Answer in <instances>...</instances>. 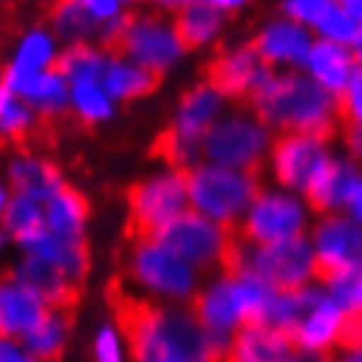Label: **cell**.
<instances>
[{
  "label": "cell",
  "mask_w": 362,
  "mask_h": 362,
  "mask_svg": "<svg viewBox=\"0 0 362 362\" xmlns=\"http://www.w3.org/2000/svg\"><path fill=\"white\" fill-rule=\"evenodd\" d=\"M127 273L145 289L171 299H192L197 294V279L189 263L158 242L127 239Z\"/></svg>",
  "instance_id": "8"
},
{
  "label": "cell",
  "mask_w": 362,
  "mask_h": 362,
  "mask_svg": "<svg viewBox=\"0 0 362 362\" xmlns=\"http://www.w3.org/2000/svg\"><path fill=\"white\" fill-rule=\"evenodd\" d=\"M302 228H305V213L299 202L286 194L260 192L247 208L245 221L236 226V231L250 247H263L302 234Z\"/></svg>",
  "instance_id": "11"
},
{
  "label": "cell",
  "mask_w": 362,
  "mask_h": 362,
  "mask_svg": "<svg viewBox=\"0 0 362 362\" xmlns=\"http://www.w3.org/2000/svg\"><path fill=\"white\" fill-rule=\"evenodd\" d=\"M8 197H11V189L6 181H0V218H3V210L8 205Z\"/></svg>",
  "instance_id": "45"
},
{
  "label": "cell",
  "mask_w": 362,
  "mask_h": 362,
  "mask_svg": "<svg viewBox=\"0 0 362 362\" xmlns=\"http://www.w3.org/2000/svg\"><path fill=\"white\" fill-rule=\"evenodd\" d=\"M247 108L263 124H273L286 132H308L320 139H331L339 127V100L334 92L320 87L315 79L284 74H265L245 100Z\"/></svg>",
  "instance_id": "2"
},
{
  "label": "cell",
  "mask_w": 362,
  "mask_h": 362,
  "mask_svg": "<svg viewBox=\"0 0 362 362\" xmlns=\"http://www.w3.org/2000/svg\"><path fill=\"white\" fill-rule=\"evenodd\" d=\"M76 310L71 308H47L45 317L29 334L21 336L29 360H61L69 344L71 320Z\"/></svg>",
  "instance_id": "22"
},
{
  "label": "cell",
  "mask_w": 362,
  "mask_h": 362,
  "mask_svg": "<svg viewBox=\"0 0 362 362\" xmlns=\"http://www.w3.org/2000/svg\"><path fill=\"white\" fill-rule=\"evenodd\" d=\"M331 299L341 308V313H362V263L341 271L328 281Z\"/></svg>",
  "instance_id": "34"
},
{
  "label": "cell",
  "mask_w": 362,
  "mask_h": 362,
  "mask_svg": "<svg viewBox=\"0 0 362 362\" xmlns=\"http://www.w3.org/2000/svg\"><path fill=\"white\" fill-rule=\"evenodd\" d=\"M95 357H98V360H105V362H116V360H121V352H118L116 331H113L110 326L103 328V331L98 334V339H95Z\"/></svg>",
  "instance_id": "38"
},
{
  "label": "cell",
  "mask_w": 362,
  "mask_h": 362,
  "mask_svg": "<svg viewBox=\"0 0 362 362\" xmlns=\"http://www.w3.org/2000/svg\"><path fill=\"white\" fill-rule=\"evenodd\" d=\"M341 127H344V142L349 147V153L354 158H362V124L349 121V124H341Z\"/></svg>",
  "instance_id": "40"
},
{
  "label": "cell",
  "mask_w": 362,
  "mask_h": 362,
  "mask_svg": "<svg viewBox=\"0 0 362 362\" xmlns=\"http://www.w3.org/2000/svg\"><path fill=\"white\" fill-rule=\"evenodd\" d=\"M8 242H11V236L3 231V226H0V257L6 255V247H8Z\"/></svg>",
  "instance_id": "48"
},
{
  "label": "cell",
  "mask_w": 362,
  "mask_h": 362,
  "mask_svg": "<svg viewBox=\"0 0 362 362\" xmlns=\"http://www.w3.org/2000/svg\"><path fill=\"white\" fill-rule=\"evenodd\" d=\"M265 74L268 69L252 47V42L234 47V50H221L202 66L205 84H210L221 98H234L239 103L255 90V84L260 82Z\"/></svg>",
  "instance_id": "13"
},
{
  "label": "cell",
  "mask_w": 362,
  "mask_h": 362,
  "mask_svg": "<svg viewBox=\"0 0 362 362\" xmlns=\"http://www.w3.org/2000/svg\"><path fill=\"white\" fill-rule=\"evenodd\" d=\"M103 47L113 58L127 55L134 64L155 71H165L184 53V45L173 32V24L168 27L158 16H145V13L110 18V24L103 32Z\"/></svg>",
  "instance_id": "4"
},
{
  "label": "cell",
  "mask_w": 362,
  "mask_h": 362,
  "mask_svg": "<svg viewBox=\"0 0 362 362\" xmlns=\"http://www.w3.org/2000/svg\"><path fill=\"white\" fill-rule=\"evenodd\" d=\"M6 184L11 192L45 202L64 187V176L53 160L32 150H18L6 160Z\"/></svg>",
  "instance_id": "18"
},
{
  "label": "cell",
  "mask_w": 362,
  "mask_h": 362,
  "mask_svg": "<svg viewBox=\"0 0 362 362\" xmlns=\"http://www.w3.org/2000/svg\"><path fill=\"white\" fill-rule=\"evenodd\" d=\"M313 279L328 284L341 271L362 263V223L349 218H328L315 231Z\"/></svg>",
  "instance_id": "12"
},
{
  "label": "cell",
  "mask_w": 362,
  "mask_h": 362,
  "mask_svg": "<svg viewBox=\"0 0 362 362\" xmlns=\"http://www.w3.org/2000/svg\"><path fill=\"white\" fill-rule=\"evenodd\" d=\"M71 92V105L79 116L87 121V124H95V121H105L110 116V103H108V92L100 84V79H92V76H84V79H74L69 82Z\"/></svg>",
  "instance_id": "33"
},
{
  "label": "cell",
  "mask_w": 362,
  "mask_h": 362,
  "mask_svg": "<svg viewBox=\"0 0 362 362\" xmlns=\"http://www.w3.org/2000/svg\"><path fill=\"white\" fill-rule=\"evenodd\" d=\"M158 6H163V8H171V11H176V8H181V6H187V3H192V0H155Z\"/></svg>",
  "instance_id": "46"
},
{
  "label": "cell",
  "mask_w": 362,
  "mask_h": 362,
  "mask_svg": "<svg viewBox=\"0 0 362 362\" xmlns=\"http://www.w3.org/2000/svg\"><path fill=\"white\" fill-rule=\"evenodd\" d=\"M341 308L334 299L320 297L313 302V308L299 317L289 328V336L294 339L297 349H305L310 354H326L328 349H336V334L341 326Z\"/></svg>",
  "instance_id": "20"
},
{
  "label": "cell",
  "mask_w": 362,
  "mask_h": 362,
  "mask_svg": "<svg viewBox=\"0 0 362 362\" xmlns=\"http://www.w3.org/2000/svg\"><path fill=\"white\" fill-rule=\"evenodd\" d=\"M308 66L310 74L320 87H326L334 95H341L354 74V53H349L341 42L334 40H320L308 50Z\"/></svg>",
  "instance_id": "23"
},
{
  "label": "cell",
  "mask_w": 362,
  "mask_h": 362,
  "mask_svg": "<svg viewBox=\"0 0 362 362\" xmlns=\"http://www.w3.org/2000/svg\"><path fill=\"white\" fill-rule=\"evenodd\" d=\"M84 6L90 8L95 18H113L118 13V3L121 0H82Z\"/></svg>",
  "instance_id": "41"
},
{
  "label": "cell",
  "mask_w": 362,
  "mask_h": 362,
  "mask_svg": "<svg viewBox=\"0 0 362 362\" xmlns=\"http://www.w3.org/2000/svg\"><path fill=\"white\" fill-rule=\"evenodd\" d=\"M341 6H344L346 13H349L362 29V0H341Z\"/></svg>",
  "instance_id": "43"
},
{
  "label": "cell",
  "mask_w": 362,
  "mask_h": 362,
  "mask_svg": "<svg viewBox=\"0 0 362 362\" xmlns=\"http://www.w3.org/2000/svg\"><path fill=\"white\" fill-rule=\"evenodd\" d=\"M160 79H163V71H155V69H147V66L139 64H124L121 58H113L105 64L103 69V76H100V84L105 87L110 98H142V95H150L160 87Z\"/></svg>",
  "instance_id": "25"
},
{
  "label": "cell",
  "mask_w": 362,
  "mask_h": 362,
  "mask_svg": "<svg viewBox=\"0 0 362 362\" xmlns=\"http://www.w3.org/2000/svg\"><path fill=\"white\" fill-rule=\"evenodd\" d=\"M221 27H223L221 8L210 6L205 0H192L187 6L176 8V16H173V32L184 45V50L205 45L208 40H213L221 32Z\"/></svg>",
  "instance_id": "27"
},
{
  "label": "cell",
  "mask_w": 362,
  "mask_h": 362,
  "mask_svg": "<svg viewBox=\"0 0 362 362\" xmlns=\"http://www.w3.org/2000/svg\"><path fill=\"white\" fill-rule=\"evenodd\" d=\"M105 64H108V58L103 53L92 50V47L84 45V42H76V45H69L66 53L55 55L53 69L64 76L66 82H74V79H84V76L100 79Z\"/></svg>",
  "instance_id": "32"
},
{
  "label": "cell",
  "mask_w": 362,
  "mask_h": 362,
  "mask_svg": "<svg viewBox=\"0 0 362 362\" xmlns=\"http://www.w3.org/2000/svg\"><path fill=\"white\" fill-rule=\"evenodd\" d=\"M50 27L61 40H66L69 45L82 42L84 37H90L95 32V16L82 0H53L50 3Z\"/></svg>",
  "instance_id": "31"
},
{
  "label": "cell",
  "mask_w": 362,
  "mask_h": 362,
  "mask_svg": "<svg viewBox=\"0 0 362 362\" xmlns=\"http://www.w3.org/2000/svg\"><path fill=\"white\" fill-rule=\"evenodd\" d=\"M336 100H339V124H349V121L362 124V66H354L346 90L336 95Z\"/></svg>",
  "instance_id": "36"
},
{
  "label": "cell",
  "mask_w": 362,
  "mask_h": 362,
  "mask_svg": "<svg viewBox=\"0 0 362 362\" xmlns=\"http://www.w3.org/2000/svg\"><path fill=\"white\" fill-rule=\"evenodd\" d=\"M218 110H221V95L210 84H199L194 90L184 92L176 118L160 136L155 139L153 155L160 158L171 168H189L202 147V136L213 127Z\"/></svg>",
  "instance_id": "5"
},
{
  "label": "cell",
  "mask_w": 362,
  "mask_h": 362,
  "mask_svg": "<svg viewBox=\"0 0 362 362\" xmlns=\"http://www.w3.org/2000/svg\"><path fill=\"white\" fill-rule=\"evenodd\" d=\"M105 297L134 360H226L231 336L210 334L192 310L150 302L121 279L108 281Z\"/></svg>",
  "instance_id": "1"
},
{
  "label": "cell",
  "mask_w": 362,
  "mask_h": 362,
  "mask_svg": "<svg viewBox=\"0 0 362 362\" xmlns=\"http://www.w3.org/2000/svg\"><path fill=\"white\" fill-rule=\"evenodd\" d=\"M187 179L184 171L171 168V173L136 181L127 192L129 221L127 239L134 242H155L160 228L168 226L173 218L187 208Z\"/></svg>",
  "instance_id": "6"
},
{
  "label": "cell",
  "mask_w": 362,
  "mask_h": 362,
  "mask_svg": "<svg viewBox=\"0 0 362 362\" xmlns=\"http://www.w3.org/2000/svg\"><path fill=\"white\" fill-rule=\"evenodd\" d=\"M313 27L326 37V40H334V42H354L357 35H360V24H357V21H354V18L341 8V3L334 6L326 16L317 18Z\"/></svg>",
  "instance_id": "35"
},
{
  "label": "cell",
  "mask_w": 362,
  "mask_h": 362,
  "mask_svg": "<svg viewBox=\"0 0 362 362\" xmlns=\"http://www.w3.org/2000/svg\"><path fill=\"white\" fill-rule=\"evenodd\" d=\"M13 276L24 281L27 286L45 299L50 308H71L76 310L79 297H82V284L74 281L64 268L40 257V255L24 252V257L13 265Z\"/></svg>",
  "instance_id": "15"
},
{
  "label": "cell",
  "mask_w": 362,
  "mask_h": 362,
  "mask_svg": "<svg viewBox=\"0 0 362 362\" xmlns=\"http://www.w3.org/2000/svg\"><path fill=\"white\" fill-rule=\"evenodd\" d=\"M265 142H268V134L260 121H252L247 116H231L208 129V134L202 136L199 153L218 165L260 173Z\"/></svg>",
  "instance_id": "9"
},
{
  "label": "cell",
  "mask_w": 362,
  "mask_h": 362,
  "mask_svg": "<svg viewBox=\"0 0 362 362\" xmlns=\"http://www.w3.org/2000/svg\"><path fill=\"white\" fill-rule=\"evenodd\" d=\"M326 158V139L308 132H286L273 142V176L289 189H305L310 176Z\"/></svg>",
  "instance_id": "14"
},
{
  "label": "cell",
  "mask_w": 362,
  "mask_h": 362,
  "mask_svg": "<svg viewBox=\"0 0 362 362\" xmlns=\"http://www.w3.org/2000/svg\"><path fill=\"white\" fill-rule=\"evenodd\" d=\"M334 6H339V0H286V3H284V11H286L294 21L315 24L317 18L326 16Z\"/></svg>",
  "instance_id": "37"
},
{
  "label": "cell",
  "mask_w": 362,
  "mask_h": 362,
  "mask_svg": "<svg viewBox=\"0 0 362 362\" xmlns=\"http://www.w3.org/2000/svg\"><path fill=\"white\" fill-rule=\"evenodd\" d=\"M205 3L216 6V8H221V11H234V8H239V6H245L247 0H205Z\"/></svg>",
  "instance_id": "44"
},
{
  "label": "cell",
  "mask_w": 362,
  "mask_h": 362,
  "mask_svg": "<svg viewBox=\"0 0 362 362\" xmlns=\"http://www.w3.org/2000/svg\"><path fill=\"white\" fill-rule=\"evenodd\" d=\"M346 205L352 210V216L362 223V179L354 181L352 192H349V197H346Z\"/></svg>",
  "instance_id": "42"
},
{
  "label": "cell",
  "mask_w": 362,
  "mask_h": 362,
  "mask_svg": "<svg viewBox=\"0 0 362 362\" xmlns=\"http://www.w3.org/2000/svg\"><path fill=\"white\" fill-rule=\"evenodd\" d=\"M192 313L210 334L231 336L242 326L239 299H236V284L231 276H223L221 281L210 284L205 291H197L192 297Z\"/></svg>",
  "instance_id": "19"
},
{
  "label": "cell",
  "mask_w": 362,
  "mask_h": 362,
  "mask_svg": "<svg viewBox=\"0 0 362 362\" xmlns=\"http://www.w3.org/2000/svg\"><path fill=\"white\" fill-rule=\"evenodd\" d=\"M29 354L21 344V339L0 334V362H27Z\"/></svg>",
  "instance_id": "39"
},
{
  "label": "cell",
  "mask_w": 362,
  "mask_h": 362,
  "mask_svg": "<svg viewBox=\"0 0 362 362\" xmlns=\"http://www.w3.org/2000/svg\"><path fill=\"white\" fill-rule=\"evenodd\" d=\"M42 118L29 105L18 92H13L8 84L0 82V142L8 145H24L27 139L37 134Z\"/></svg>",
  "instance_id": "28"
},
{
  "label": "cell",
  "mask_w": 362,
  "mask_h": 362,
  "mask_svg": "<svg viewBox=\"0 0 362 362\" xmlns=\"http://www.w3.org/2000/svg\"><path fill=\"white\" fill-rule=\"evenodd\" d=\"M184 179L194 210L218 223H236L260 194V173L228 165H189L184 168Z\"/></svg>",
  "instance_id": "3"
},
{
  "label": "cell",
  "mask_w": 362,
  "mask_h": 362,
  "mask_svg": "<svg viewBox=\"0 0 362 362\" xmlns=\"http://www.w3.org/2000/svg\"><path fill=\"white\" fill-rule=\"evenodd\" d=\"M252 47L263 58V64H297L305 61L310 50L308 32L291 24V21H276L252 40Z\"/></svg>",
  "instance_id": "24"
},
{
  "label": "cell",
  "mask_w": 362,
  "mask_h": 362,
  "mask_svg": "<svg viewBox=\"0 0 362 362\" xmlns=\"http://www.w3.org/2000/svg\"><path fill=\"white\" fill-rule=\"evenodd\" d=\"M313 263H315V255L308 242L297 234L273 245H263L257 252H250L245 271L255 273L273 291H299L313 279Z\"/></svg>",
  "instance_id": "10"
},
{
  "label": "cell",
  "mask_w": 362,
  "mask_h": 362,
  "mask_svg": "<svg viewBox=\"0 0 362 362\" xmlns=\"http://www.w3.org/2000/svg\"><path fill=\"white\" fill-rule=\"evenodd\" d=\"M357 179L360 176L349 163H336V160L326 158L317 165V171L310 176L302 192L308 197L310 208L315 213H326L336 205H346V197H349Z\"/></svg>",
  "instance_id": "21"
},
{
  "label": "cell",
  "mask_w": 362,
  "mask_h": 362,
  "mask_svg": "<svg viewBox=\"0 0 362 362\" xmlns=\"http://www.w3.org/2000/svg\"><path fill=\"white\" fill-rule=\"evenodd\" d=\"M231 239V223H218L202 213H181L160 228L155 236L158 245L168 247L184 263L202 271H221V260Z\"/></svg>",
  "instance_id": "7"
},
{
  "label": "cell",
  "mask_w": 362,
  "mask_h": 362,
  "mask_svg": "<svg viewBox=\"0 0 362 362\" xmlns=\"http://www.w3.org/2000/svg\"><path fill=\"white\" fill-rule=\"evenodd\" d=\"M87 218H90V202L74 187L64 184L53 197L45 199V228L53 234L76 239L82 236Z\"/></svg>",
  "instance_id": "26"
},
{
  "label": "cell",
  "mask_w": 362,
  "mask_h": 362,
  "mask_svg": "<svg viewBox=\"0 0 362 362\" xmlns=\"http://www.w3.org/2000/svg\"><path fill=\"white\" fill-rule=\"evenodd\" d=\"M55 40L53 35L42 27L27 29L18 37L16 47L8 58V69H18V71H45L53 69L55 64Z\"/></svg>",
  "instance_id": "30"
},
{
  "label": "cell",
  "mask_w": 362,
  "mask_h": 362,
  "mask_svg": "<svg viewBox=\"0 0 362 362\" xmlns=\"http://www.w3.org/2000/svg\"><path fill=\"white\" fill-rule=\"evenodd\" d=\"M0 226L11 236V242L24 247L29 239H35L40 231H45V202L29 197V194L11 192L8 205L0 218Z\"/></svg>",
  "instance_id": "29"
},
{
  "label": "cell",
  "mask_w": 362,
  "mask_h": 362,
  "mask_svg": "<svg viewBox=\"0 0 362 362\" xmlns=\"http://www.w3.org/2000/svg\"><path fill=\"white\" fill-rule=\"evenodd\" d=\"M354 64L362 66V29L360 35H357V40H354Z\"/></svg>",
  "instance_id": "47"
},
{
  "label": "cell",
  "mask_w": 362,
  "mask_h": 362,
  "mask_svg": "<svg viewBox=\"0 0 362 362\" xmlns=\"http://www.w3.org/2000/svg\"><path fill=\"white\" fill-rule=\"evenodd\" d=\"M45 299L13 273L0 276V334L21 339L45 317Z\"/></svg>",
  "instance_id": "16"
},
{
  "label": "cell",
  "mask_w": 362,
  "mask_h": 362,
  "mask_svg": "<svg viewBox=\"0 0 362 362\" xmlns=\"http://www.w3.org/2000/svg\"><path fill=\"white\" fill-rule=\"evenodd\" d=\"M297 357V344L284 331L271 323H255V326H239L231 334L226 360L242 362H265V360H291Z\"/></svg>",
  "instance_id": "17"
},
{
  "label": "cell",
  "mask_w": 362,
  "mask_h": 362,
  "mask_svg": "<svg viewBox=\"0 0 362 362\" xmlns=\"http://www.w3.org/2000/svg\"><path fill=\"white\" fill-rule=\"evenodd\" d=\"M11 3H13V0H0V8H3V6H11Z\"/></svg>",
  "instance_id": "49"
}]
</instances>
